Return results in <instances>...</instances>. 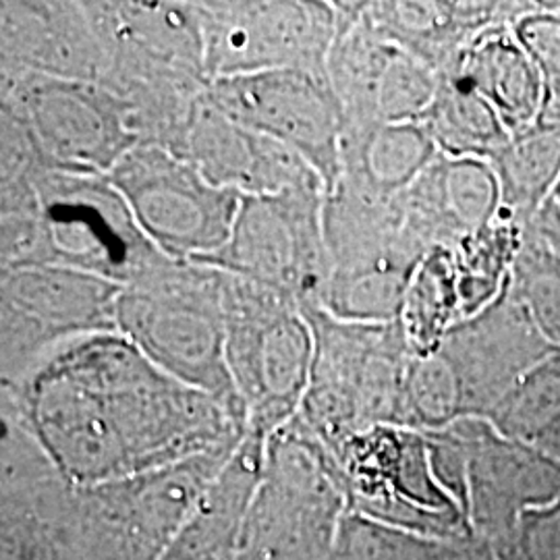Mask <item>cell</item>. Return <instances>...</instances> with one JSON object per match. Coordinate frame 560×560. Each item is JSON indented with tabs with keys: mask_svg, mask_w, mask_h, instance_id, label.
Masks as SVG:
<instances>
[{
	"mask_svg": "<svg viewBox=\"0 0 560 560\" xmlns=\"http://www.w3.org/2000/svg\"><path fill=\"white\" fill-rule=\"evenodd\" d=\"M0 390V413L75 488L233 448L245 436L219 400L166 374L120 332L71 340Z\"/></svg>",
	"mask_w": 560,
	"mask_h": 560,
	"instance_id": "cell-1",
	"label": "cell"
},
{
	"mask_svg": "<svg viewBox=\"0 0 560 560\" xmlns=\"http://www.w3.org/2000/svg\"><path fill=\"white\" fill-rule=\"evenodd\" d=\"M106 57L101 85L131 108L141 143L183 156L206 94V46L194 0H85Z\"/></svg>",
	"mask_w": 560,
	"mask_h": 560,
	"instance_id": "cell-2",
	"label": "cell"
},
{
	"mask_svg": "<svg viewBox=\"0 0 560 560\" xmlns=\"http://www.w3.org/2000/svg\"><path fill=\"white\" fill-rule=\"evenodd\" d=\"M171 261L106 177L44 173L34 194L0 206V270L59 266L125 289Z\"/></svg>",
	"mask_w": 560,
	"mask_h": 560,
	"instance_id": "cell-3",
	"label": "cell"
},
{
	"mask_svg": "<svg viewBox=\"0 0 560 560\" xmlns=\"http://www.w3.org/2000/svg\"><path fill=\"white\" fill-rule=\"evenodd\" d=\"M224 275L198 261H171L125 287L117 328L173 378L219 400L245 428V409L226 363Z\"/></svg>",
	"mask_w": 560,
	"mask_h": 560,
	"instance_id": "cell-4",
	"label": "cell"
},
{
	"mask_svg": "<svg viewBox=\"0 0 560 560\" xmlns=\"http://www.w3.org/2000/svg\"><path fill=\"white\" fill-rule=\"evenodd\" d=\"M314 332L310 386L301 420L332 453L374 425H400L413 351L400 322L360 324L303 307Z\"/></svg>",
	"mask_w": 560,
	"mask_h": 560,
	"instance_id": "cell-5",
	"label": "cell"
},
{
	"mask_svg": "<svg viewBox=\"0 0 560 560\" xmlns=\"http://www.w3.org/2000/svg\"><path fill=\"white\" fill-rule=\"evenodd\" d=\"M347 513L339 460L298 413L266 441L240 560H328Z\"/></svg>",
	"mask_w": 560,
	"mask_h": 560,
	"instance_id": "cell-6",
	"label": "cell"
},
{
	"mask_svg": "<svg viewBox=\"0 0 560 560\" xmlns=\"http://www.w3.org/2000/svg\"><path fill=\"white\" fill-rule=\"evenodd\" d=\"M222 298L226 363L245 409V432L268 439L301 411L314 332L295 301L249 280L224 275Z\"/></svg>",
	"mask_w": 560,
	"mask_h": 560,
	"instance_id": "cell-7",
	"label": "cell"
},
{
	"mask_svg": "<svg viewBox=\"0 0 560 560\" xmlns=\"http://www.w3.org/2000/svg\"><path fill=\"white\" fill-rule=\"evenodd\" d=\"M324 237L330 275L322 307L339 320H397L411 277L428 256L402 224L399 198L368 200L337 187L324 196Z\"/></svg>",
	"mask_w": 560,
	"mask_h": 560,
	"instance_id": "cell-8",
	"label": "cell"
},
{
	"mask_svg": "<svg viewBox=\"0 0 560 560\" xmlns=\"http://www.w3.org/2000/svg\"><path fill=\"white\" fill-rule=\"evenodd\" d=\"M349 513L421 538L478 540L467 513L436 476L420 430L374 425L332 453Z\"/></svg>",
	"mask_w": 560,
	"mask_h": 560,
	"instance_id": "cell-9",
	"label": "cell"
},
{
	"mask_svg": "<svg viewBox=\"0 0 560 560\" xmlns=\"http://www.w3.org/2000/svg\"><path fill=\"white\" fill-rule=\"evenodd\" d=\"M237 446L127 480L75 488L81 559L161 560Z\"/></svg>",
	"mask_w": 560,
	"mask_h": 560,
	"instance_id": "cell-10",
	"label": "cell"
},
{
	"mask_svg": "<svg viewBox=\"0 0 560 560\" xmlns=\"http://www.w3.org/2000/svg\"><path fill=\"white\" fill-rule=\"evenodd\" d=\"M0 113L25 129L48 173L108 177L141 143L131 108L94 81L0 73Z\"/></svg>",
	"mask_w": 560,
	"mask_h": 560,
	"instance_id": "cell-11",
	"label": "cell"
},
{
	"mask_svg": "<svg viewBox=\"0 0 560 560\" xmlns=\"http://www.w3.org/2000/svg\"><path fill=\"white\" fill-rule=\"evenodd\" d=\"M324 187L243 196L231 237L198 264L266 287L303 307L322 305L330 275Z\"/></svg>",
	"mask_w": 560,
	"mask_h": 560,
	"instance_id": "cell-12",
	"label": "cell"
},
{
	"mask_svg": "<svg viewBox=\"0 0 560 560\" xmlns=\"http://www.w3.org/2000/svg\"><path fill=\"white\" fill-rule=\"evenodd\" d=\"M122 287L59 266L0 270V386L18 384L71 340L119 332Z\"/></svg>",
	"mask_w": 560,
	"mask_h": 560,
	"instance_id": "cell-13",
	"label": "cell"
},
{
	"mask_svg": "<svg viewBox=\"0 0 560 560\" xmlns=\"http://www.w3.org/2000/svg\"><path fill=\"white\" fill-rule=\"evenodd\" d=\"M106 179L143 235L175 261H200L224 247L243 200L240 191L210 183L191 162L152 143L127 152Z\"/></svg>",
	"mask_w": 560,
	"mask_h": 560,
	"instance_id": "cell-14",
	"label": "cell"
},
{
	"mask_svg": "<svg viewBox=\"0 0 560 560\" xmlns=\"http://www.w3.org/2000/svg\"><path fill=\"white\" fill-rule=\"evenodd\" d=\"M210 81L300 69L326 75L337 36L335 2L200 0Z\"/></svg>",
	"mask_w": 560,
	"mask_h": 560,
	"instance_id": "cell-15",
	"label": "cell"
},
{
	"mask_svg": "<svg viewBox=\"0 0 560 560\" xmlns=\"http://www.w3.org/2000/svg\"><path fill=\"white\" fill-rule=\"evenodd\" d=\"M206 98L241 125L279 141L320 175L326 196L342 173V115L326 75L284 69L210 81Z\"/></svg>",
	"mask_w": 560,
	"mask_h": 560,
	"instance_id": "cell-16",
	"label": "cell"
},
{
	"mask_svg": "<svg viewBox=\"0 0 560 560\" xmlns=\"http://www.w3.org/2000/svg\"><path fill=\"white\" fill-rule=\"evenodd\" d=\"M436 351L457 384L463 420H488L532 368L560 349L544 339L506 287L476 316L455 324Z\"/></svg>",
	"mask_w": 560,
	"mask_h": 560,
	"instance_id": "cell-17",
	"label": "cell"
},
{
	"mask_svg": "<svg viewBox=\"0 0 560 560\" xmlns=\"http://www.w3.org/2000/svg\"><path fill=\"white\" fill-rule=\"evenodd\" d=\"M467 455V506L474 534L490 552L521 513L560 501V463L509 441L488 420L455 421Z\"/></svg>",
	"mask_w": 560,
	"mask_h": 560,
	"instance_id": "cell-18",
	"label": "cell"
},
{
	"mask_svg": "<svg viewBox=\"0 0 560 560\" xmlns=\"http://www.w3.org/2000/svg\"><path fill=\"white\" fill-rule=\"evenodd\" d=\"M104 69L85 0L0 2V73L101 83Z\"/></svg>",
	"mask_w": 560,
	"mask_h": 560,
	"instance_id": "cell-19",
	"label": "cell"
},
{
	"mask_svg": "<svg viewBox=\"0 0 560 560\" xmlns=\"http://www.w3.org/2000/svg\"><path fill=\"white\" fill-rule=\"evenodd\" d=\"M183 159L210 183L235 189L241 196L324 187L320 175L300 154L226 117L206 94L189 122Z\"/></svg>",
	"mask_w": 560,
	"mask_h": 560,
	"instance_id": "cell-20",
	"label": "cell"
},
{
	"mask_svg": "<svg viewBox=\"0 0 560 560\" xmlns=\"http://www.w3.org/2000/svg\"><path fill=\"white\" fill-rule=\"evenodd\" d=\"M399 206L407 233L428 254L439 247L453 249L501 219V183L488 161L439 154L400 194Z\"/></svg>",
	"mask_w": 560,
	"mask_h": 560,
	"instance_id": "cell-21",
	"label": "cell"
},
{
	"mask_svg": "<svg viewBox=\"0 0 560 560\" xmlns=\"http://www.w3.org/2000/svg\"><path fill=\"white\" fill-rule=\"evenodd\" d=\"M534 9L536 2L490 0L363 2L365 18L386 40L432 67L441 78L455 71L463 52L483 32L499 25L513 27Z\"/></svg>",
	"mask_w": 560,
	"mask_h": 560,
	"instance_id": "cell-22",
	"label": "cell"
},
{
	"mask_svg": "<svg viewBox=\"0 0 560 560\" xmlns=\"http://www.w3.org/2000/svg\"><path fill=\"white\" fill-rule=\"evenodd\" d=\"M266 441L245 432L161 560H240L243 525L260 486Z\"/></svg>",
	"mask_w": 560,
	"mask_h": 560,
	"instance_id": "cell-23",
	"label": "cell"
},
{
	"mask_svg": "<svg viewBox=\"0 0 560 560\" xmlns=\"http://www.w3.org/2000/svg\"><path fill=\"white\" fill-rule=\"evenodd\" d=\"M444 78H455L478 92L497 110L509 133L536 122L548 101L538 65L509 25L483 32L463 52L455 71Z\"/></svg>",
	"mask_w": 560,
	"mask_h": 560,
	"instance_id": "cell-24",
	"label": "cell"
},
{
	"mask_svg": "<svg viewBox=\"0 0 560 560\" xmlns=\"http://www.w3.org/2000/svg\"><path fill=\"white\" fill-rule=\"evenodd\" d=\"M439 154V145L421 122L374 125L342 133V173L337 187L368 200H395Z\"/></svg>",
	"mask_w": 560,
	"mask_h": 560,
	"instance_id": "cell-25",
	"label": "cell"
},
{
	"mask_svg": "<svg viewBox=\"0 0 560 560\" xmlns=\"http://www.w3.org/2000/svg\"><path fill=\"white\" fill-rule=\"evenodd\" d=\"M490 164L501 183L502 214L534 221L560 180V101L548 96L538 120L511 133Z\"/></svg>",
	"mask_w": 560,
	"mask_h": 560,
	"instance_id": "cell-26",
	"label": "cell"
},
{
	"mask_svg": "<svg viewBox=\"0 0 560 560\" xmlns=\"http://www.w3.org/2000/svg\"><path fill=\"white\" fill-rule=\"evenodd\" d=\"M420 122L441 154L451 159L490 162L511 140L497 110L455 78H442L441 90Z\"/></svg>",
	"mask_w": 560,
	"mask_h": 560,
	"instance_id": "cell-27",
	"label": "cell"
},
{
	"mask_svg": "<svg viewBox=\"0 0 560 560\" xmlns=\"http://www.w3.org/2000/svg\"><path fill=\"white\" fill-rule=\"evenodd\" d=\"M488 421L504 439L523 442L560 463V351L532 368Z\"/></svg>",
	"mask_w": 560,
	"mask_h": 560,
	"instance_id": "cell-28",
	"label": "cell"
},
{
	"mask_svg": "<svg viewBox=\"0 0 560 560\" xmlns=\"http://www.w3.org/2000/svg\"><path fill=\"white\" fill-rule=\"evenodd\" d=\"M460 320L463 305L453 252L432 249L416 268L400 312V326L413 355L434 353Z\"/></svg>",
	"mask_w": 560,
	"mask_h": 560,
	"instance_id": "cell-29",
	"label": "cell"
},
{
	"mask_svg": "<svg viewBox=\"0 0 560 560\" xmlns=\"http://www.w3.org/2000/svg\"><path fill=\"white\" fill-rule=\"evenodd\" d=\"M525 224L501 214L499 221L459 241L451 252L459 279L463 318L476 316L511 282Z\"/></svg>",
	"mask_w": 560,
	"mask_h": 560,
	"instance_id": "cell-30",
	"label": "cell"
},
{
	"mask_svg": "<svg viewBox=\"0 0 560 560\" xmlns=\"http://www.w3.org/2000/svg\"><path fill=\"white\" fill-rule=\"evenodd\" d=\"M509 289L544 339L560 349V254L532 221L525 224Z\"/></svg>",
	"mask_w": 560,
	"mask_h": 560,
	"instance_id": "cell-31",
	"label": "cell"
},
{
	"mask_svg": "<svg viewBox=\"0 0 560 560\" xmlns=\"http://www.w3.org/2000/svg\"><path fill=\"white\" fill-rule=\"evenodd\" d=\"M494 560H560V501L523 511Z\"/></svg>",
	"mask_w": 560,
	"mask_h": 560,
	"instance_id": "cell-32",
	"label": "cell"
},
{
	"mask_svg": "<svg viewBox=\"0 0 560 560\" xmlns=\"http://www.w3.org/2000/svg\"><path fill=\"white\" fill-rule=\"evenodd\" d=\"M534 224H536V229L540 231L541 235L546 237V240L550 241L552 245H555V249L560 254V208L555 203V201L550 200L544 208H541L540 212H538V217L534 219Z\"/></svg>",
	"mask_w": 560,
	"mask_h": 560,
	"instance_id": "cell-33",
	"label": "cell"
},
{
	"mask_svg": "<svg viewBox=\"0 0 560 560\" xmlns=\"http://www.w3.org/2000/svg\"><path fill=\"white\" fill-rule=\"evenodd\" d=\"M552 201L560 208V180L559 185H557V189H555V194H552Z\"/></svg>",
	"mask_w": 560,
	"mask_h": 560,
	"instance_id": "cell-34",
	"label": "cell"
}]
</instances>
